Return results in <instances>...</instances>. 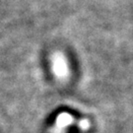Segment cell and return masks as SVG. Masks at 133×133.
<instances>
[{
  "label": "cell",
  "mask_w": 133,
  "mask_h": 133,
  "mask_svg": "<svg viewBox=\"0 0 133 133\" xmlns=\"http://www.w3.org/2000/svg\"><path fill=\"white\" fill-rule=\"evenodd\" d=\"M53 71L59 78H64L67 75V66L64 58L61 55H56L53 59Z\"/></svg>",
  "instance_id": "obj_1"
},
{
  "label": "cell",
  "mask_w": 133,
  "mask_h": 133,
  "mask_svg": "<svg viewBox=\"0 0 133 133\" xmlns=\"http://www.w3.org/2000/svg\"><path fill=\"white\" fill-rule=\"evenodd\" d=\"M72 122H73V116L67 112L60 114L56 118V125L61 129L70 125Z\"/></svg>",
  "instance_id": "obj_2"
},
{
  "label": "cell",
  "mask_w": 133,
  "mask_h": 133,
  "mask_svg": "<svg viewBox=\"0 0 133 133\" xmlns=\"http://www.w3.org/2000/svg\"><path fill=\"white\" fill-rule=\"evenodd\" d=\"M78 125L83 130H87V129L90 127V123H89V121L87 119H81L80 121H79V123H78Z\"/></svg>",
  "instance_id": "obj_3"
}]
</instances>
